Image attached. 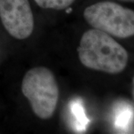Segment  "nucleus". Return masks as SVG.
Instances as JSON below:
<instances>
[{
    "mask_svg": "<svg viewBox=\"0 0 134 134\" xmlns=\"http://www.w3.org/2000/svg\"><path fill=\"white\" fill-rule=\"evenodd\" d=\"M37 5L45 9L63 10L69 8L75 0H34Z\"/></svg>",
    "mask_w": 134,
    "mask_h": 134,
    "instance_id": "0eeeda50",
    "label": "nucleus"
},
{
    "mask_svg": "<svg viewBox=\"0 0 134 134\" xmlns=\"http://www.w3.org/2000/svg\"><path fill=\"white\" fill-rule=\"evenodd\" d=\"M77 52L84 66L110 74L122 72L128 61L125 48L110 34L96 29L83 34Z\"/></svg>",
    "mask_w": 134,
    "mask_h": 134,
    "instance_id": "f257e3e1",
    "label": "nucleus"
},
{
    "mask_svg": "<svg viewBox=\"0 0 134 134\" xmlns=\"http://www.w3.org/2000/svg\"><path fill=\"white\" fill-rule=\"evenodd\" d=\"M71 111L75 117V125L77 131H84L86 128L90 120L85 114L84 108L81 100H72L71 104Z\"/></svg>",
    "mask_w": 134,
    "mask_h": 134,
    "instance_id": "423d86ee",
    "label": "nucleus"
},
{
    "mask_svg": "<svg viewBox=\"0 0 134 134\" xmlns=\"http://www.w3.org/2000/svg\"><path fill=\"white\" fill-rule=\"evenodd\" d=\"M130 1H134V0H130Z\"/></svg>",
    "mask_w": 134,
    "mask_h": 134,
    "instance_id": "1a4fd4ad",
    "label": "nucleus"
},
{
    "mask_svg": "<svg viewBox=\"0 0 134 134\" xmlns=\"http://www.w3.org/2000/svg\"><path fill=\"white\" fill-rule=\"evenodd\" d=\"M133 99H134V77H133Z\"/></svg>",
    "mask_w": 134,
    "mask_h": 134,
    "instance_id": "6e6552de",
    "label": "nucleus"
},
{
    "mask_svg": "<svg viewBox=\"0 0 134 134\" xmlns=\"http://www.w3.org/2000/svg\"><path fill=\"white\" fill-rule=\"evenodd\" d=\"M83 16L93 29L112 36L126 38L134 35V11L115 2L90 5L84 10Z\"/></svg>",
    "mask_w": 134,
    "mask_h": 134,
    "instance_id": "7ed1b4c3",
    "label": "nucleus"
},
{
    "mask_svg": "<svg viewBox=\"0 0 134 134\" xmlns=\"http://www.w3.org/2000/svg\"><path fill=\"white\" fill-rule=\"evenodd\" d=\"M21 90L38 118L48 119L54 115L59 99V88L50 69L37 66L29 70L23 79Z\"/></svg>",
    "mask_w": 134,
    "mask_h": 134,
    "instance_id": "f03ea898",
    "label": "nucleus"
},
{
    "mask_svg": "<svg viewBox=\"0 0 134 134\" xmlns=\"http://www.w3.org/2000/svg\"><path fill=\"white\" fill-rule=\"evenodd\" d=\"M134 111L131 106L121 104L115 111V125L121 130H127L133 119Z\"/></svg>",
    "mask_w": 134,
    "mask_h": 134,
    "instance_id": "39448f33",
    "label": "nucleus"
},
{
    "mask_svg": "<svg viewBox=\"0 0 134 134\" xmlns=\"http://www.w3.org/2000/svg\"><path fill=\"white\" fill-rule=\"evenodd\" d=\"M0 19L5 30L17 40L33 32L34 16L29 0H0Z\"/></svg>",
    "mask_w": 134,
    "mask_h": 134,
    "instance_id": "20e7f679",
    "label": "nucleus"
}]
</instances>
